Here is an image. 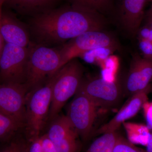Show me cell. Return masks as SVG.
I'll use <instances>...</instances> for the list:
<instances>
[{
  "instance_id": "1",
  "label": "cell",
  "mask_w": 152,
  "mask_h": 152,
  "mask_svg": "<svg viewBox=\"0 0 152 152\" xmlns=\"http://www.w3.org/2000/svg\"><path fill=\"white\" fill-rule=\"evenodd\" d=\"M106 25L104 15L69 4L29 18L27 24L31 42L49 47L60 46L86 32L104 30Z\"/></svg>"
},
{
  "instance_id": "2",
  "label": "cell",
  "mask_w": 152,
  "mask_h": 152,
  "mask_svg": "<svg viewBox=\"0 0 152 152\" xmlns=\"http://www.w3.org/2000/svg\"><path fill=\"white\" fill-rule=\"evenodd\" d=\"M61 68L58 48L37 45H30L26 86L28 92L46 84Z\"/></svg>"
},
{
  "instance_id": "3",
  "label": "cell",
  "mask_w": 152,
  "mask_h": 152,
  "mask_svg": "<svg viewBox=\"0 0 152 152\" xmlns=\"http://www.w3.org/2000/svg\"><path fill=\"white\" fill-rule=\"evenodd\" d=\"M84 68L77 58L71 60L57 71L53 85L48 119L56 118L68 100L78 90L84 77Z\"/></svg>"
},
{
  "instance_id": "4",
  "label": "cell",
  "mask_w": 152,
  "mask_h": 152,
  "mask_svg": "<svg viewBox=\"0 0 152 152\" xmlns=\"http://www.w3.org/2000/svg\"><path fill=\"white\" fill-rule=\"evenodd\" d=\"M56 72L46 84L28 93L26 99L25 127L26 139L40 137L41 132L48 118L53 85Z\"/></svg>"
},
{
  "instance_id": "5",
  "label": "cell",
  "mask_w": 152,
  "mask_h": 152,
  "mask_svg": "<svg viewBox=\"0 0 152 152\" xmlns=\"http://www.w3.org/2000/svg\"><path fill=\"white\" fill-rule=\"evenodd\" d=\"M61 58V66L90 51L98 49L115 50L117 41L104 30L86 32L58 47Z\"/></svg>"
},
{
  "instance_id": "6",
  "label": "cell",
  "mask_w": 152,
  "mask_h": 152,
  "mask_svg": "<svg viewBox=\"0 0 152 152\" xmlns=\"http://www.w3.org/2000/svg\"><path fill=\"white\" fill-rule=\"evenodd\" d=\"M29 52L30 46L5 43L0 58V84H26Z\"/></svg>"
},
{
  "instance_id": "7",
  "label": "cell",
  "mask_w": 152,
  "mask_h": 152,
  "mask_svg": "<svg viewBox=\"0 0 152 152\" xmlns=\"http://www.w3.org/2000/svg\"><path fill=\"white\" fill-rule=\"evenodd\" d=\"M88 96L97 107L105 109L116 107L124 95L122 85L102 77H83L77 91Z\"/></svg>"
},
{
  "instance_id": "8",
  "label": "cell",
  "mask_w": 152,
  "mask_h": 152,
  "mask_svg": "<svg viewBox=\"0 0 152 152\" xmlns=\"http://www.w3.org/2000/svg\"><path fill=\"white\" fill-rule=\"evenodd\" d=\"M97 107L88 96L77 92L68 107L67 117L78 136L83 140L92 132Z\"/></svg>"
},
{
  "instance_id": "9",
  "label": "cell",
  "mask_w": 152,
  "mask_h": 152,
  "mask_svg": "<svg viewBox=\"0 0 152 152\" xmlns=\"http://www.w3.org/2000/svg\"><path fill=\"white\" fill-rule=\"evenodd\" d=\"M28 92L25 84H0V113L24 127Z\"/></svg>"
},
{
  "instance_id": "10",
  "label": "cell",
  "mask_w": 152,
  "mask_h": 152,
  "mask_svg": "<svg viewBox=\"0 0 152 152\" xmlns=\"http://www.w3.org/2000/svg\"><path fill=\"white\" fill-rule=\"evenodd\" d=\"M152 82V59L135 53L133 55L129 69L122 86L124 94L131 96L145 89Z\"/></svg>"
},
{
  "instance_id": "11",
  "label": "cell",
  "mask_w": 152,
  "mask_h": 152,
  "mask_svg": "<svg viewBox=\"0 0 152 152\" xmlns=\"http://www.w3.org/2000/svg\"><path fill=\"white\" fill-rule=\"evenodd\" d=\"M149 0H120L118 18L125 33L131 37H135L145 15V9Z\"/></svg>"
},
{
  "instance_id": "12",
  "label": "cell",
  "mask_w": 152,
  "mask_h": 152,
  "mask_svg": "<svg viewBox=\"0 0 152 152\" xmlns=\"http://www.w3.org/2000/svg\"><path fill=\"white\" fill-rule=\"evenodd\" d=\"M0 27L6 43L23 48H28L31 44L27 25L20 20L11 11L3 8Z\"/></svg>"
},
{
  "instance_id": "13",
  "label": "cell",
  "mask_w": 152,
  "mask_h": 152,
  "mask_svg": "<svg viewBox=\"0 0 152 152\" xmlns=\"http://www.w3.org/2000/svg\"><path fill=\"white\" fill-rule=\"evenodd\" d=\"M152 90V84L129 97L115 116L108 122L101 127L97 132L99 134L116 132L124 122L132 118L147 102L148 95Z\"/></svg>"
},
{
  "instance_id": "14",
  "label": "cell",
  "mask_w": 152,
  "mask_h": 152,
  "mask_svg": "<svg viewBox=\"0 0 152 152\" xmlns=\"http://www.w3.org/2000/svg\"><path fill=\"white\" fill-rule=\"evenodd\" d=\"M62 1L4 0V6H7L19 15L31 18L58 7Z\"/></svg>"
},
{
  "instance_id": "15",
  "label": "cell",
  "mask_w": 152,
  "mask_h": 152,
  "mask_svg": "<svg viewBox=\"0 0 152 152\" xmlns=\"http://www.w3.org/2000/svg\"><path fill=\"white\" fill-rule=\"evenodd\" d=\"M50 122L48 131L46 134L54 145L59 143L74 130L66 115H59Z\"/></svg>"
},
{
  "instance_id": "16",
  "label": "cell",
  "mask_w": 152,
  "mask_h": 152,
  "mask_svg": "<svg viewBox=\"0 0 152 152\" xmlns=\"http://www.w3.org/2000/svg\"><path fill=\"white\" fill-rule=\"evenodd\" d=\"M69 4L96 11L102 15L108 13L113 7V0H66Z\"/></svg>"
},
{
  "instance_id": "17",
  "label": "cell",
  "mask_w": 152,
  "mask_h": 152,
  "mask_svg": "<svg viewBox=\"0 0 152 152\" xmlns=\"http://www.w3.org/2000/svg\"><path fill=\"white\" fill-rule=\"evenodd\" d=\"M118 135L116 132L102 134L92 143L86 152H113Z\"/></svg>"
},
{
  "instance_id": "18",
  "label": "cell",
  "mask_w": 152,
  "mask_h": 152,
  "mask_svg": "<svg viewBox=\"0 0 152 152\" xmlns=\"http://www.w3.org/2000/svg\"><path fill=\"white\" fill-rule=\"evenodd\" d=\"M23 127V125L0 113V143L12 138Z\"/></svg>"
},
{
  "instance_id": "19",
  "label": "cell",
  "mask_w": 152,
  "mask_h": 152,
  "mask_svg": "<svg viewBox=\"0 0 152 152\" xmlns=\"http://www.w3.org/2000/svg\"><path fill=\"white\" fill-rule=\"evenodd\" d=\"M77 134L72 130L62 140L55 145L58 152H78L79 145L77 140Z\"/></svg>"
},
{
  "instance_id": "20",
  "label": "cell",
  "mask_w": 152,
  "mask_h": 152,
  "mask_svg": "<svg viewBox=\"0 0 152 152\" xmlns=\"http://www.w3.org/2000/svg\"><path fill=\"white\" fill-rule=\"evenodd\" d=\"M26 140L16 137L0 143V152H25Z\"/></svg>"
},
{
  "instance_id": "21",
  "label": "cell",
  "mask_w": 152,
  "mask_h": 152,
  "mask_svg": "<svg viewBox=\"0 0 152 152\" xmlns=\"http://www.w3.org/2000/svg\"><path fill=\"white\" fill-rule=\"evenodd\" d=\"M113 152H146L136 147L129 141L118 134Z\"/></svg>"
},
{
  "instance_id": "22",
  "label": "cell",
  "mask_w": 152,
  "mask_h": 152,
  "mask_svg": "<svg viewBox=\"0 0 152 152\" xmlns=\"http://www.w3.org/2000/svg\"><path fill=\"white\" fill-rule=\"evenodd\" d=\"M25 152H42L41 136L29 140L26 139L25 143Z\"/></svg>"
},
{
  "instance_id": "23",
  "label": "cell",
  "mask_w": 152,
  "mask_h": 152,
  "mask_svg": "<svg viewBox=\"0 0 152 152\" xmlns=\"http://www.w3.org/2000/svg\"><path fill=\"white\" fill-rule=\"evenodd\" d=\"M139 48L142 56L152 59V41L138 38Z\"/></svg>"
},
{
  "instance_id": "24",
  "label": "cell",
  "mask_w": 152,
  "mask_h": 152,
  "mask_svg": "<svg viewBox=\"0 0 152 152\" xmlns=\"http://www.w3.org/2000/svg\"><path fill=\"white\" fill-rule=\"evenodd\" d=\"M42 152H58L55 145L48 137L46 134L41 135Z\"/></svg>"
},
{
  "instance_id": "25",
  "label": "cell",
  "mask_w": 152,
  "mask_h": 152,
  "mask_svg": "<svg viewBox=\"0 0 152 152\" xmlns=\"http://www.w3.org/2000/svg\"><path fill=\"white\" fill-rule=\"evenodd\" d=\"M137 35L138 38L152 41V29L144 25L140 28Z\"/></svg>"
},
{
  "instance_id": "26",
  "label": "cell",
  "mask_w": 152,
  "mask_h": 152,
  "mask_svg": "<svg viewBox=\"0 0 152 152\" xmlns=\"http://www.w3.org/2000/svg\"><path fill=\"white\" fill-rule=\"evenodd\" d=\"M143 20H145L144 25L152 29V1L149 9L145 14Z\"/></svg>"
},
{
  "instance_id": "27",
  "label": "cell",
  "mask_w": 152,
  "mask_h": 152,
  "mask_svg": "<svg viewBox=\"0 0 152 152\" xmlns=\"http://www.w3.org/2000/svg\"><path fill=\"white\" fill-rule=\"evenodd\" d=\"M4 0H0V26H1V17L3 7H4ZM5 44V42L2 35L1 33V27H0V58H1V56Z\"/></svg>"
},
{
  "instance_id": "28",
  "label": "cell",
  "mask_w": 152,
  "mask_h": 152,
  "mask_svg": "<svg viewBox=\"0 0 152 152\" xmlns=\"http://www.w3.org/2000/svg\"><path fill=\"white\" fill-rule=\"evenodd\" d=\"M145 107V108H147V117L150 125L152 127V104H148L147 102L144 105Z\"/></svg>"
},
{
  "instance_id": "29",
  "label": "cell",
  "mask_w": 152,
  "mask_h": 152,
  "mask_svg": "<svg viewBox=\"0 0 152 152\" xmlns=\"http://www.w3.org/2000/svg\"><path fill=\"white\" fill-rule=\"evenodd\" d=\"M146 152H152V132L150 134L148 141L147 142Z\"/></svg>"
}]
</instances>
